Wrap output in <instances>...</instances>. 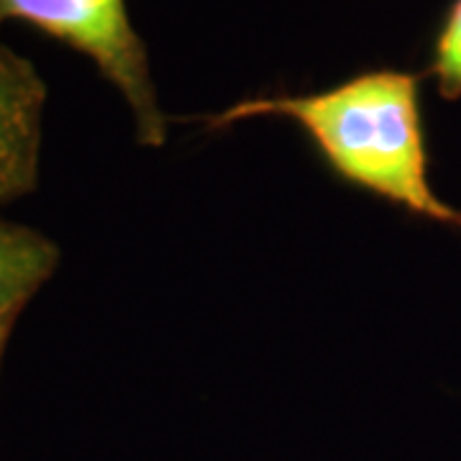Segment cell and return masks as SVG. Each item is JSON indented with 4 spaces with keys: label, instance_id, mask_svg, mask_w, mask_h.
Listing matches in <instances>:
<instances>
[{
    "label": "cell",
    "instance_id": "1",
    "mask_svg": "<svg viewBox=\"0 0 461 461\" xmlns=\"http://www.w3.org/2000/svg\"><path fill=\"white\" fill-rule=\"evenodd\" d=\"M420 83V75L402 69H366L323 93L239 100L203 123L229 129L254 115L290 118L344 182L461 229V211L438 200L429 182Z\"/></svg>",
    "mask_w": 461,
    "mask_h": 461
},
{
    "label": "cell",
    "instance_id": "2",
    "mask_svg": "<svg viewBox=\"0 0 461 461\" xmlns=\"http://www.w3.org/2000/svg\"><path fill=\"white\" fill-rule=\"evenodd\" d=\"M8 21L26 23L85 54L129 103L139 141L154 149L165 144L167 118L126 0H0V26Z\"/></svg>",
    "mask_w": 461,
    "mask_h": 461
},
{
    "label": "cell",
    "instance_id": "3",
    "mask_svg": "<svg viewBox=\"0 0 461 461\" xmlns=\"http://www.w3.org/2000/svg\"><path fill=\"white\" fill-rule=\"evenodd\" d=\"M47 83L36 67L0 44V208L36 190Z\"/></svg>",
    "mask_w": 461,
    "mask_h": 461
},
{
    "label": "cell",
    "instance_id": "4",
    "mask_svg": "<svg viewBox=\"0 0 461 461\" xmlns=\"http://www.w3.org/2000/svg\"><path fill=\"white\" fill-rule=\"evenodd\" d=\"M59 259L62 251L50 236L0 218V318L21 315L57 272Z\"/></svg>",
    "mask_w": 461,
    "mask_h": 461
},
{
    "label": "cell",
    "instance_id": "5",
    "mask_svg": "<svg viewBox=\"0 0 461 461\" xmlns=\"http://www.w3.org/2000/svg\"><path fill=\"white\" fill-rule=\"evenodd\" d=\"M429 75L444 100L461 98V0H451L433 39Z\"/></svg>",
    "mask_w": 461,
    "mask_h": 461
},
{
    "label": "cell",
    "instance_id": "6",
    "mask_svg": "<svg viewBox=\"0 0 461 461\" xmlns=\"http://www.w3.org/2000/svg\"><path fill=\"white\" fill-rule=\"evenodd\" d=\"M18 315H5L0 318V362H3V354H5V346H8V339L14 333V326H16Z\"/></svg>",
    "mask_w": 461,
    "mask_h": 461
}]
</instances>
